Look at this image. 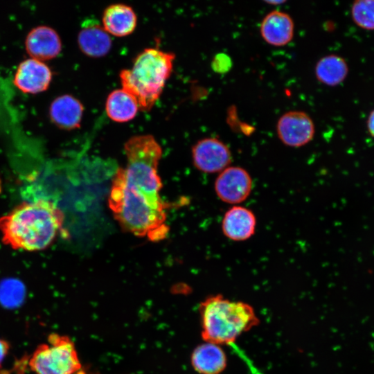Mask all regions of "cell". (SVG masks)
<instances>
[{
    "label": "cell",
    "mask_w": 374,
    "mask_h": 374,
    "mask_svg": "<svg viewBox=\"0 0 374 374\" xmlns=\"http://www.w3.org/2000/svg\"><path fill=\"white\" fill-rule=\"evenodd\" d=\"M78 44L81 51L92 57L107 55L111 49L112 41L109 34L98 22L87 20L83 23L78 35Z\"/></svg>",
    "instance_id": "obj_15"
},
{
    "label": "cell",
    "mask_w": 374,
    "mask_h": 374,
    "mask_svg": "<svg viewBox=\"0 0 374 374\" xmlns=\"http://www.w3.org/2000/svg\"><path fill=\"white\" fill-rule=\"evenodd\" d=\"M175 58L172 53L148 48L134 58L132 69L120 72L122 89L136 99L141 110L149 111L160 97Z\"/></svg>",
    "instance_id": "obj_4"
},
{
    "label": "cell",
    "mask_w": 374,
    "mask_h": 374,
    "mask_svg": "<svg viewBox=\"0 0 374 374\" xmlns=\"http://www.w3.org/2000/svg\"><path fill=\"white\" fill-rule=\"evenodd\" d=\"M317 80L326 85L335 87L341 84L346 78L348 67L346 60L337 55L322 57L315 66Z\"/></svg>",
    "instance_id": "obj_19"
},
{
    "label": "cell",
    "mask_w": 374,
    "mask_h": 374,
    "mask_svg": "<svg viewBox=\"0 0 374 374\" xmlns=\"http://www.w3.org/2000/svg\"><path fill=\"white\" fill-rule=\"evenodd\" d=\"M127 166L123 168L127 181L140 191L153 198H161L162 188L157 173L162 150L154 137L150 134L136 135L124 145Z\"/></svg>",
    "instance_id": "obj_5"
},
{
    "label": "cell",
    "mask_w": 374,
    "mask_h": 374,
    "mask_svg": "<svg viewBox=\"0 0 374 374\" xmlns=\"http://www.w3.org/2000/svg\"><path fill=\"white\" fill-rule=\"evenodd\" d=\"M84 107L82 103L70 94L56 97L50 104L48 115L51 121L57 127L72 130L80 126Z\"/></svg>",
    "instance_id": "obj_13"
},
{
    "label": "cell",
    "mask_w": 374,
    "mask_h": 374,
    "mask_svg": "<svg viewBox=\"0 0 374 374\" xmlns=\"http://www.w3.org/2000/svg\"><path fill=\"white\" fill-rule=\"evenodd\" d=\"M204 341L235 347L238 337L260 323L253 308L222 294L207 297L199 308Z\"/></svg>",
    "instance_id": "obj_3"
},
{
    "label": "cell",
    "mask_w": 374,
    "mask_h": 374,
    "mask_svg": "<svg viewBox=\"0 0 374 374\" xmlns=\"http://www.w3.org/2000/svg\"><path fill=\"white\" fill-rule=\"evenodd\" d=\"M265 3L271 5H278L285 2V1H265Z\"/></svg>",
    "instance_id": "obj_25"
},
{
    "label": "cell",
    "mask_w": 374,
    "mask_h": 374,
    "mask_svg": "<svg viewBox=\"0 0 374 374\" xmlns=\"http://www.w3.org/2000/svg\"><path fill=\"white\" fill-rule=\"evenodd\" d=\"M252 179L249 172L239 166H229L220 172L214 188L224 202L237 204L244 202L252 189Z\"/></svg>",
    "instance_id": "obj_9"
},
{
    "label": "cell",
    "mask_w": 374,
    "mask_h": 374,
    "mask_svg": "<svg viewBox=\"0 0 374 374\" xmlns=\"http://www.w3.org/2000/svg\"><path fill=\"white\" fill-rule=\"evenodd\" d=\"M109 206L121 226L139 237L152 242L166 238V206L161 198L144 194L126 179L123 168H119L112 180Z\"/></svg>",
    "instance_id": "obj_1"
},
{
    "label": "cell",
    "mask_w": 374,
    "mask_h": 374,
    "mask_svg": "<svg viewBox=\"0 0 374 374\" xmlns=\"http://www.w3.org/2000/svg\"><path fill=\"white\" fill-rule=\"evenodd\" d=\"M28 364L36 374H85L73 341L57 334H51L48 344L36 349Z\"/></svg>",
    "instance_id": "obj_6"
},
{
    "label": "cell",
    "mask_w": 374,
    "mask_h": 374,
    "mask_svg": "<svg viewBox=\"0 0 374 374\" xmlns=\"http://www.w3.org/2000/svg\"><path fill=\"white\" fill-rule=\"evenodd\" d=\"M233 62L231 57L225 53L216 54L211 63L212 69L217 73H227L232 67Z\"/></svg>",
    "instance_id": "obj_22"
},
{
    "label": "cell",
    "mask_w": 374,
    "mask_h": 374,
    "mask_svg": "<svg viewBox=\"0 0 374 374\" xmlns=\"http://www.w3.org/2000/svg\"><path fill=\"white\" fill-rule=\"evenodd\" d=\"M64 219L62 211L51 201L23 202L0 217L2 241L16 250L45 249L62 230Z\"/></svg>",
    "instance_id": "obj_2"
},
{
    "label": "cell",
    "mask_w": 374,
    "mask_h": 374,
    "mask_svg": "<svg viewBox=\"0 0 374 374\" xmlns=\"http://www.w3.org/2000/svg\"><path fill=\"white\" fill-rule=\"evenodd\" d=\"M256 219L253 213L243 206H234L224 214L222 222L224 235L233 241H244L255 233Z\"/></svg>",
    "instance_id": "obj_14"
},
{
    "label": "cell",
    "mask_w": 374,
    "mask_h": 374,
    "mask_svg": "<svg viewBox=\"0 0 374 374\" xmlns=\"http://www.w3.org/2000/svg\"><path fill=\"white\" fill-rule=\"evenodd\" d=\"M24 45L29 57L44 62L59 55L62 46L57 32L46 25L33 28L26 36Z\"/></svg>",
    "instance_id": "obj_11"
},
{
    "label": "cell",
    "mask_w": 374,
    "mask_h": 374,
    "mask_svg": "<svg viewBox=\"0 0 374 374\" xmlns=\"http://www.w3.org/2000/svg\"><path fill=\"white\" fill-rule=\"evenodd\" d=\"M351 16L359 27L374 30V0H358L351 6Z\"/></svg>",
    "instance_id": "obj_21"
},
{
    "label": "cell",
    "mask_w": 374,
    "mask_h": 374,
    "mask_svg": "<svg viewBox=\"0 0 374 374\" xmlns=\"http://www.w3.org/2000/svg\"><path fill=\"white\" fill-rule=\"evenodd\" d=\"M276 132L278 139L284 145L299 148L312 140L315 127L312 119L307 113L293 110L285 112L278 118Z\"/></svg>",
    "instance_id": "obj_7"
},
{
    "label": "cell",
    "mask_w": 374,
    "mask_h": 374,
    "mask_svg": "<svg viewBox=\"0 0 374 374\" xmlns=\"http://www.w3.org/2000/svg\"><path fill=\"white\" fill-rule=\"evenodd\" d=\"M25 296L23 283L15 278L0 282V303L6 308H14L21 304Z\"/></svg>",
    "instance_id": "obj_20"
},
{
    "label": "cell",
    "mask_w": 374,
    "mask_h": 374,
    "mask_svg": "<svg viewBox=\"0 0 374 374\" xmlns=\"http://www.w3.org/2000/svg\"><path fill=\"white\" fill-rule=\"evenodd\" d=\"M137 17L133 8L124 3H114L107 6L103 13L104 29L116 37H125L136 28Z\"/></svg>",
    "instance_id": "obj_17"
},
{
    "label": "cell",
    "mask_w": 374,
    "mask_h": 374,
    "mask_svg": "<svg viewBox=\"0 0 374 374\" xmlns=\"http://www.w3.org/2000/svg\"><path fill=\"white\" fill-rule=\"evenodd\" d=\"M366 124L368 132L374 138V109L370 112Z\"/></svg>",
    "instance_id": "obj_23"
},
{
    "label": "cell",
    "mask_w": 374,
    "mask_h": 374,
    "mask_svg": "<svg viewBox=\"0 0 374 374\" xmlns=\"http://www.w3.org/2000/svg\"><path fill=\"white\" fill-rule=\"evenodd\" d=\"M9 349V346L5 341L0 339V366Z\"/></svg>",
    "instance_id": "obj_24"
},
{
    "label": "cell",
    "mask_w": 374,
    "mask_h": 374,
    "mask_svg": "<svg viewBox=\"0 0 374 374\" xmlns=\"http://www.w3.org/2000/svg\"><path fill=\"white\" fill-rule=\"evenodd\" d=\"M139 109L136 99L123 89L112 91L107 98L106 113L113 121L128 122L136 116Z\"/></svg>",
    "instance_id": "obj_18"
},
{
    "label": "cell",
    "mask_w": 374,
    "mask_h": 374,
    "mask_svg": "<svg viewBox=\"0 0 374 374\" xmlns=\"http://www.w3.org/2000/svg\"><path fill=\"white\" fill-rule=\"evenodd\" d=\"M52 78L51 69L45 62L28 57L17 66L13 84L21 92L33 95L48 89Z\"/></svg>",
    "instance_id": "obj_10"
},
{
    "label": "cell",
    "mask_w": 374,
    "mask_h": 374,
    "mask_svg": "<svg viewBox=\"0 0 374 374\" xmlns=\"http://www.w3.org/2000/svg\"><path fill=\"white\" fill-rule=\"evenodd\" d=\"M260 33L267 44L274 46H283L293 39L294 24L289 14L274 10L262 19Z\"/></svg>",
    "instance_id": "obj_12"
},
{
    "label": "cell",
    "mask_w": 374,
    "mask_h": 374,
    "mask_svg": "<svg viewBox=\"0 0 374 374\" xmlns=\"http://www.w3.org/2000/svg\"><path fill=\"white\" fill-rule=\"evenodd\" d=\"M192 158L195 168L206 173L222 172L232 159L229 148L215 137L199 140L192 148Z\"/></svg>",
    "instance_id": "obj_8"
},
{
    "label": "cell",
    "mask_w": 374,
    "mask_h": 374,
    "mask_svg": "<svg viewBox=\"0 0 374 374\" xmlns=\"http://www.w3.org/2000/svg\"><path fill=\"white\" fill-rule=\"evenodd\" d=\"M190 362L199 374H221L226 369L228 360L222 346L204 341L193 350Z\"/></svg>",
    "instance_id": "obj_16"
}]
</instances>
